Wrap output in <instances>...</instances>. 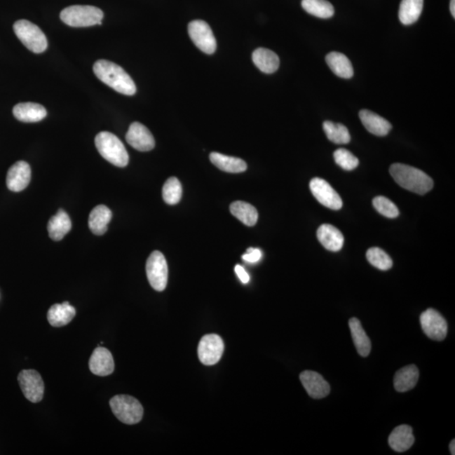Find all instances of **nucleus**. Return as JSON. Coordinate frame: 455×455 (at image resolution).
Here are the masks:
<instances>
[{
	"mask_svg": "<svg viewBox=\"0 0 455 455\" xmlns=\"http://www.w3.org/2000/svg\"><path fill=\"white\" fill-rule=\"evenodd\" d=\"M15 118L23 123H37L47 116V110L40 104L19 103L13 109Z\"/></svg>",
	"mask_w": 455,
	"mask_h": 455,
	"instance_id": "6ab92c4d",
	"label": "nucleus"
},
{
	"mask_svg": "<svg viewBox=\"0 0 455 455\" xmlns=\"http://www.w3.org/2000/svg\"><path fill=\"white\" fill-rule=\"evenodd\" d=\"M334 160L345 170L356 169L359 165L358 158L346 149H338L334 152Z\"/></svg>",
	"mask_w": 455,
	"mask_h": 455,
	"instance_id": "c9c22d12",
	"label": "nucleus"
},
{
	"mask_svg": "<svg viewBox=\"0 0 455 455\" xmlns=\"http://www.w3.org/2000/svg\"><path fill=\"white\" fill-rule=\"evenodd\" d=\"M419 370L414 365L404 367L396 372L394 377L395 389L398 392H407L414 388L419 382Z\"/></svg>",
	"mask_w": 455,
	"mask_h": 455,
	"instance_id": "5701e85b",
	"label": "nucleus"
},
{
	"mask_svg": "<svg viewBox=\"0 0 455 455\" xmlns=\"http://www.w3.org/2000/svg\"><path fill=\"white\" fill-rule=\"evenodd\" d=\"M89 367L91 373L98 376H108L114 373L115 365L110 351L102 346L95 348L90 358Z\"/></svg>",
	"mask_w": 455,
	"mask_h": 455,
	"instance_id": "dca6fc26",
	"label": "nucleus"
},
{
	"mask_svg": "<svg viewBox=\"0 0 455 455\" xmlns=\"http://www.w3.org/2000/svg\"><path fill=\"white\" fill-rule=\"evenodd\" d=\"M317 238L325 249L333 252H339L344 244V235L331 224L321 225L317 231Z\"/></svg>",
	"mask_w": 455,
	"mask_h": 455,
	"instance_id": "a211bd4d",
	"label": "nucleus"
},
{
	"mask_svg": "<svg viewBox=\"0 0 455 455\" xmlns=\"http://www.w3.org/2000/svg\"><path fill=\"white\" fill-rule=\"evenodd\" d=\"M224 350V344L222 338L216 334H208L199 342L198 348L199 360L204 365H215L222 358Z\"/></svg>",
	"mask_w": 455,
	"mask_h": 455,
	"instance_id": "9d476101",
	"label": "nucleus"
},
{
	"mask_svg": "<svg viewBox=\"0 0 455 455\" xmlns=\"http://www.w3.org/2000/svg\"><path fill=\"white\" fill-rule=\"evenodd\" d=\"M128 144L141 152L150 151L156 146L152 133L144 125L140 123H133L129 127L126 135Z\"/></svg>",
	"mask_w": 455,
	"mask_h": 455,
	"instance_id": "ddd939ff",
	"label": "nucleus"
},
{
	"mask_svg": "<svg viewBox=\"0 0 455 455\" xmlns=\"http://www.w3.org/2000/svg\"><path fill=\"white\" fill-rule=\"evenodd\" d=\"M163 198L169 205H175L181 201L182 186L177 177H170L165 183L162 190Z\"/></svg>",
	"mask_w": 455,
	"mask_h": 455,
	"instance_id": "473e14b6",
	"label": "nucleus"
},
{
	"mask_svg": "<svg viewBox=\"0 0 455 455\" xmlns=\"http://www.w3.org/2000/svg\"><path fill=\"white\" fill-rule=\"evenodd\" d=\"M366 257L370 264L379 270L387 271L393 266V262L389 254L381 248H370L367 252Z\"/></svg>",
	"mask_w": 455,
	"mask_h": 455,
	"instance_id": "72a5a7b5",
	"label": "nucleus"
},
{
	"mask_svg": "<svg viewBox=\"0 0 455 455\" xmlns=\"http://www.w3.org/2000/svg\"><path fill=\"white\" fill-rule=\"evenodd\" d=\"M32 170L26 161H18L8 170L6 184L8 189L14 193L26 189L31 182Z\"/></svg>",
	"mask_w": 455,
	"mask_h": 455,
	"instance_id": "4468645a",
	"label": "nucleus"
},
{
	"mask_svg": "<svg viewBox=\"0 0 455 455\" xmlns=\"http://www.w3.org/2000/svg\"><path fill=\"white\" fill-rule=\"evenodd\" d=\"M189 33L191 41L202 52L207 54L215 53L217 41L207 22L201 20H193L189 25Z\"/></svg>",
	"mask_w": 455,
	"mask_h": 455,
	"instance_id": "1a4fd4ad",
	"label": "nucleus"
},
{
	"mask_svg": "<svg viewBox=\"0 0 455 455\" xmlns=\"http://www.w3.org/2000/svg\"><path fill=\"white\" fill-rule=\"evenodd\" d=\"M420 322L423 332L430 339L438 341L445 339L448 325L440 312L428 308L421 315Z\"/></svg>",
	"mask_w": 455,
	"mask_h": 455,
	"instance_id": "9b49d317",
	"label": "nucleus"
},
{
	"mask_svg": "<svg viewBox=\"0 0 455 455\" xmlns=\"http://www.w3.org/2000/svg\"><path fill=\"white\" fill-rule=\"evenodd\" d=\"M415 442L412 428L408 425H400L391 432L389 444L395 452L402 453L412 448Z\"/></svg>",
	"mask_w": 455,
	"mask_h": 455,
	"instance_id": "aec40b11",
	"label": "nucleus"
},
{
	"mask_svg": "<svg viewBox=\"0 0 455 455\" xmlns=\"http://www.w3.org/2000/svg\"><path fill=\"white\" fill-rule=\"evenodd\" d=\"M359 118L367 130L374 135L386 136L391 130L392 125L386 119L373 111L362 110L359 112Z\"/></svg>",
	"mask_w": 455,
	"mask_h": 455,
	"instance_id": "f3484780",
	"label": "nucleus"
},
{
	"mask_svg": "<svg viewBox=\"0 0 455 455\" xmlns=\"http://www.w3.org/2000/svg\"><path fill=\"white\" fill-rule=\"evenodd\" d=\"M76 311L69 302L54 304L49 308L48 320L53 327H62L68 325L74 318Z\"/></svg>",
	"mask_w": 455,
	"mask_h": 455,
	"instance_id": "412c9836",
	"label": "nucleus"
},
{
	"mask_svg": "<svg viewBox=\"0 0 455 455\" xmlns=\"http://www.w3.org/2000/svg\"><path fill=\"white\" fill-rule=\"evenodd\" d=\"M229 210L232 215L249 227L254 226L257 223L258 212L252 204L236 201L231 204Z\"/></svg>",
	"mask_w": 455,
	"mask_h": 455,
	"instance_id": "c756f323",
	"label": "nucleus"
},
{
	"mask_svg": "<svg viewBox=\"0 0 455 455\" xmlns=\"http://www.w3.org/2000/svg\"><path fill=\"white\" fill-rule=\"evenodd\" d=\"M373 205L379 214L389 219H395L399 216L398 208L395 204L386 197L379 196L373 200Z\"/></svg>",
	"mask_w": 455,
	"mask_h": 455,
	"instance_id": "f704fd0d",
	"label": "nucleus"
},
{
	"mask_svg": "<svg viewBox=\"0 0 455 455\" xmlns=\"http://www.w3.org/2000/svg\"><path fill=\"white\" fill-rule=\"evenodd\" d=\"M329 68L338 77L351 79L353 76L352 62L344 53L332 52L325 57Z\"/></svg>",
	"mask_w": 455,
	"mask_h": 455,
	"instance_id": "a878e982",
	"label": "nucleus"
},
{
	"mask_svg": "<svg viewBox=\"0 0 455 455\" xmlns=\"http://www.w3.org/2000/svg\"><path fill=\"white\" fill-rule=\"evenodd\" d=\"M252 61L262 72L273 74L279 68L280 60L276 53L266 48H257L252 53Z\"/></svg>",
	"mask_w": 455,
	"mask_h": 455,
	"instance_id": "4be33fe9",
	"label": "nucleus"
},
{
	"mask_svg": "<svg viewBox=\"0 0 455 455\" xmlns=\"http://www.w3.org/2000/svg\"><path fill=\"white\" fill-rule=\"evenodd\" d=\"M72 229L69 216L64 210H60L56 215L50 219L48 224L49 237L55 241H60Z\"/></svg>",
	"mask_w": 455,
	"mask_h": 455,
	"instance_id": "b1692460",
	"label": "nucleus"
},
{
	"mask_svg": "<svg viewBox=\"0 0 455 455\" xmlns=\"http://www.w3.org/2000/svg\"><path fill=\"white\" fill-rule=\"evenodd\" d=\"M302 7L307 13L321 19L332 18L335 10L327 0H302Z\"/></svg>",
	"mask_w": 455,
	"mask_h": 455,
	"instance_id": "7c9ffc66",
	"label": "nucleus"
},
{
	"mask_svg": "<svg viewBox=\"0 0 455 455\" xmlns=\"http://www.w3.org/2000/svg\"><path fill=\"white\" fill-rule=\"evenodd\" d=\"M349 327L354 345L356 346L359 355H361L362 357L369 356L372 346H371L369 337L362 327L360 320L357 318L350 319Z\"/></svg>",
	"mask_w": 455,
	"mask_h": 455,
	"instance_id": "cd10ccee",
	"label": "nucleus"
},
{
	"mask_svg": "<svg viewBox=\"0 0 455 455\" xmlns=\"http://www.w3.org/2000/svg\"><path fill=\"white\" fill-rule=\"evenodd\" d=\"M112 218V212L105 205H99L94 208L89 217V227L97 236H102L107 231V225Z\"/></svg>",
	"mask_w": 455,
	"mask_h": 455,
	"instance_id": "393cba45",
	"label": "nucleus"
},
{
	"mask_svg": "<svg viewBox=\"0 0 455 455\" xmlns=\"http://www.w3.org/2000/svg\"><path fill=\"white\" fill-rule=\"evenodd\" d=\"M449 449H450L451 454L454 455L455 454V440H454L450 442Z\"/></svg>",
	"mask_w": 455,
	"mask_h": 455,
	"instance_id": "ea45409f",
	"label": "nucleus"
},
{
	"mask_svg": "<svg viewBox=\"0 0 455 455\" xmlns=\"http://www.w3.org/2000/svg\"><path fill=\"white\" fill-rule=\"evenodd\" d=\"M450 12L453 18H455V0H451L450 1Z\"/></svg>",
	"mask_w": 455,
	"mask_h": 455,
	"instance_id": "58836bf2",
	"label": "nucleus"
},
{
	"mask_svg": "<svg viewBox=\"0 0 455 455\" xmlns=\"http://www.w3.org/2000/svg\"><path fill=\"white\" fill-rule=\"evenodd\" d=\"M22 393L32 403H39L43 398L45 386L41 374L34 369L22 370L18 375Z\"/></svg>",
	"mask_w": 455,
	"mask_h": 455,
	"instance_id": "6e6552de",
	"label": "nucleus"
},
{
	"mask_svg": "<svg viewBox=\"0 0 455 455\" xmlns=\"http://www.w3.org/2000/svg\"><path fill=\"white\" fill-rule=\"evenodd\" d=\"M423 9V0H402L399 10L400 22L406 26L414 24Z\"/></svg>",
	"mask_w": 455,
	"mask_h": 455,
	"instance_id": "c85d7f7f",
	"label": "nucleus"
},
{
	"mask_svg": "<svg viewBox=\"0 0 455 455\" xmlns=\"http://www.w3.org/2000/svg\"><path fill=\"white\" fill-rule=\"evenodd\" d=\"M310 189L317 201L332 210H339L342 200L333 187L324 179L314 178L310 183Z\"/></svg>",
	"mask_w": 455,
	"mask_h": 455,
	"instance_id": "f8f14e48",
	"label": "nucleus"
},
{
	"mask_svg": "<svg viewBox=\"0 0 455 455\" xmlns=\"http://www.w3.org/2000/svg\"><path fill=\"white\" fill-rule=\"evenodd\" d=\"M299 379L308 395L312 398H325L331 391L329 383L320 374L314 371H304L300 374Z\"/></svg>",
	"mask_w": 455,
	"mask_h": 455,
	"instance_id": "2eb2a0df",
	"label": "nucleus"
},
{
	"mask_svg": "<svg viewBox=\"0 0 455 455\" xmlns=\"http://www.w3.org/2000/svg\"><path fill=\"white\" fill-rule=\"evenodd\" d=\"M323 129L327 139L337 144H346L351 140L348 129L344 125L325 121Z\"/></svg>",
	"mask_w": 455,
	"mask_h": 455,
	"instance_id": "2f4dec72",
	"label": "nucleus"
},
{
	"mask_svg": "<svg viewBox=\"0 0 455 455\" xmlns=\"http://www.w3.org/2000/svg\"><path fill=\"white\" fill-rule=\"evenodd\" d=\"M262 253L260 250L254 248L247 249V252L243 254L242 259L250 263H256L261 260Z\"/></svg>",
	"mask_w": 455,
	"mask_h": 455,
	"instance_id": "e433bc0d",
	"label": "nucleus"
},
{
	"mask_svg": "<svg viewBox=\"0 0 455 455\" xmlns=\"http://www.w3.org/2000/svg\"><path fill=\"white\" fill-rule=\"evenodd\" d=\"M146 273L150 286L154 290L162 292L165 290L168 282V265L164 254L161 252H154L146 262Z\"/></svg>",
	"mask_w": 455,
	"mask_h": 455,
	"instance_id": "0eeeda50",
	"label": "nucleus"
},
{
	"mask_svg": "<svg viewBox=\"0 0 455 455\" xmlns=\"http://www.w3.org/2000/svg\"><path fill=\"white\" fill-rule=\"evenodd\" d=\"M235 271L237 274L238 278H240V280L243 283H248L250 281V276L247 273H246L243 266L240 265H236L235 267Z\"/></svg>",
	"mask_w": 455,
	"mask_h": 455,
	"instance_id": "4c0bfd02",
	"label": "nucleus"
},
{
	"mask_svg": "<svg viewBox=\"0 0 455 455\" xmlns=\"http://www.w3.org/2000/svg\"><path fill=\"white\" fill-rule=\"evenodd\" d=\"M390 173L398 185L412 193L424 195L433 189V179L415 167L398 163L391 166Z\"/></svg>",
	"mask_w": 455,
	"mask_h": 455,
	"instance_id": "f03ea898",
	"label": "nucleus"
},
{
	"mask_svg": "<svg viewBox=\"0 0 455 455\" xmlns=\"http://www.w3.org/2000/svg\"><path fill=\"white\" fill-rule=\"evenodd\" d=\"M210 161L216 167L228 173H241L247 169L246 163L240 158L224 156V154L212 152Z\"/></svg>",
	"mask_w": 455,
	"mask_h": 455,
	"instance_id": "bb28decb",
	"label": "nucleus"
},
{
	"mask_svg": "<svg viewBox=\"0 0 455 455\" xmlns=\"http://www.w3.org/2000/svg\"><path fill=\"white\" fill-rule=\"evenodd\" d=\"M95 146L101 156L111 164L118 167L128 165L129 156L123 142L114 133L101 132L95 140Z\"/></svg>",
	"mask_w": 455,
	"mask_h": 455,
	"instance_id": "7ed1b4c3",
	"label": "nucleus"
},
{
	"mask_svg": "<svg viewBox=\"0 0 455 455\" xmlns=\"http://www.w3.org/2000/svg\"><path fill=\"white\" fill-rule=\"evenodd\" d=\"M14 32L22 43L35 53H41L48 48V40L36 25L20 20L14 24Z\"/></svg>",
	"mask_w": 455,
	"mask_h": 455,
	"instance_id": "423d86ee",
	"label": "nucleus"
},
{
	"mask_svg": "<svg viewBox=\"0 0 455 455\" xmlns=\"http://www.w3.org/2000/svg\"><path fill=\"white\" fill-rule=\"evenodd\" d=\"M103 12L91 6H72L65 8L60 13L62 22L72 27H88L102 25Z\"/></svg>",
	"mask_w": 455,
	"mask_h": 455,
	"instance_id": "20e7f679",
	"label": "nucleus"
},
{
	"mask_svg": "<svg viewBox=\"0 0 455 455\" xmlns=\"http://www.w3.org/2000/svg\"><path fill=\"white\" fill-rule=\"evenodd\" d=\"M110 407L116 419L125 424H137L143 419L144 408L133 396L115 395L110 400Z\"/></svg>",
	"mask_w": 455,
	"mask_h": 455,
	"instance_id": "39448f33",
	"label": "nucleus"
},
{
	"mask_svg": "<svg viewBox=\"0 0 455 455\" xmlns=\"http://www.w3.org/2000/svg\"><path fill=\"white\" fill-rule=\"evenodd\" d=\"M94 73L100 81L115 90L116 93L133 95L137 88L126 71L122 67L107 60H98L93 67Z\"/></svg>",
	"mask_w": 455,
	"mask_h": 455,
	"instance_id": "f257e3e1",
	"label": "nucleus"
}]
</instances>
